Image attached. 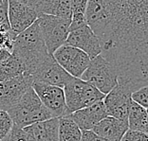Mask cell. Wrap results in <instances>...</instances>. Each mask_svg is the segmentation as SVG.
I'll return each instance as SVG.
<instances>
[{"mask_svg": "<svg viewBox=\"0 0 148 141\" xmlns=\"http://www.w3.org/2000/svg\"><path fill=\"white\" fill-rule=\"evenodd\" d=\"M86 17L118 82L148 85V0H89Z\"/></svg>", "mask_w": 148, "mask_h": 141, "instance_id": "cell-1", "label": "cell"}, {"mask_svg": "<svg viewBox=\"0 0 148 141\" xmlns=\"http://www.w3.org/2000/svg\"><path fill=\"white\" fill-rule=\"evenodd\" d=\"M12 55L22 63L25 73L31 76L49 55L38 22L20 33L13 43Z\"/></svg>", "mask_w": 148, "mask_h": 141, "instance_id": "cell-2", "label": "cell"}, {"mask_svg": "<svg viewBox=\"0 0 148 141\" xmlns=\"http://www.w3.org/2000/svg\"><path fill=\"white\" fill-rule=\"evenodd\" d=\"M13 125L24 129L32 124L53 119L49 111L43 105L34 90L29 88L19 101L7 111Z\"/></svg>", "mask_w": 148, "mask_h": 141, "instance_id": "cell-3", "label": "cell"}, {"mask_svg": "<svg viewBox=\"0 0 148 141\" xmlns=\"http://www.w3.org/2000/svg\"><path fill=\"white\" fill-rule=\"evenodd\" d=\"M63 89L69 115L103 100L106 97L88 82L74 77H70Z\"/></svg>", "mask_w": 148, "mask_h": 141, "instance_id": "cell-4", "label": "cell"}, {"mask_svg": "<svg viewBox=\"0 0 148 141\" xmlns=\"http://www.w3.org/2000/svg\"><path fill=\"white\" fill-rule=\"evenodd\" d=\"M103 95H107L118 84V75L115 68L102 55L90 60L88 67L81 77Z\"/></svg>", "mask_w": 148, "mask_h": 141, "instance_id": "cell-5", "label": "cell"}, {"mask_svg": "<svg viewBox=\"0 0 148 141\" xmlns=\"http://www.w3.org/2000/svg\"><path fill=\"white\" fill-rule=\"evenodd\" d=\"M37 22L49 54L52 55L60 46L65 45L69 34L71 19L40 14Z\"/></svg>", "mask_w": 148, "mask_h": 141, "instance_id": "cell-6", "label": "cell"}, {"mask_svg": "<svg viewBox=\"0 0 148 141\" xmlns=\"http://www.w3.org/2000/svg\"><path fill=\"white\" fill-rule=\"evenodd\" d=\"M39 17L33 0H9L8 18L11 29L18 35L32 26Z\"/></svg>", "mask_w": 148, "mask_h": 141, "instance_id": "cell-7", "label": "cell"}, {"mask_svg": "<svg viewBox=\"0 0 148 141\" xmlns=\"http://www.w3.org/2000/svg\"><path fill=\"white\" fill-rule=\"evenodd\" d=\"M52 56L66 73L78 79H81L90 63L89 57L85 52L68 45L60 46Z\"/></svg>", "mask_w": 148, "mask_h": 141, "instance_id": "cell-8", "label": "cell"}, {"mask_svg": "<svg viewBox=\"0 0 148 141\" xmlns=\"http://www.w3.org/2000/svg\"><path fill=\"white\" fill-rule=\"evenodd\" d=\"M132 89L128 84L118 82V84L103 99L108 116L121 120H127L132 102Z\"/></svg>", "mask_w": 148, "mask_h": 141, "instance_id": "cell-9", "label": "cell"}, {"mask_svg": "<svg viewBox=\"0 0 148 141\" xmlns=\"http://www.w3.org/2000/svg\"><path fill=\"white\" fill-rule=\"evenodd\" d=\"M32 89L38 96L43 105L49 111L52 117L60 119L69 116L63 88L41 82H33Z\"/></svg>", "mask_w": 148, "mask_h": 141, "instance_id": "cell-10", "label": "cell"}, {"mask_svg": "<svg viewBox=\"0 0 148 141\" xmlns=\"http://www.w3.org/2000/svg\"><path fill=\"white\" fill-rule=\"evenodd\" d=\"M32 78L28 74L0 82V110L8 111L17 103L25 93L32 87Z\"/></svg>", "mask_w": 148, "mask_h": 141, "instance_id": "cell-11", "label": "cell"}, {"mask_svg": "<svg viewBox=\"0 0 148 141\" xmlns=\"http://www.w3.org/2000/svg\"><path fill=\"white\" fill-rule=\"evenodd\" d=\"M31 77L33 82H41L64 88L71 76L63 69L51 54H49L46 61L37 67Z\"/></svg>", "mask_w": 148, "mask_h": 141, "instance_id": "cell-12", "label": "cell"}, {"mask_svg": "<svg viewBox=\"0 0 148 141\" xmlns=\"http://www.w3.org/2000/svg\"><path fill=\"white\" fill-rule=\"evenodd\" d=\"M65 45L82 50L90 60L102 54L99 38L87 25L70 31Z\"/></svg>", "mask_w": 148, "mask_h": 141, "instance_id": "cell-13", "label": "cell"}, {"mask_svg": "<svg viewBox=\"0 0 148 141\" xmlns=\"http://www.w3.org/2000/svg\"><path fill=\"white\" fill-rule=\"evenodd\" d=\"M69 116L78 125L81 131H91L94 126L106 119L108 115L103 100H101L86 108L70 114Z\"/></svg>", "mask_w": 148, "mask_h": 141, "instance_id": "cell-14", "label": "cell"}, {"mask_svg": "<svg viewBox=\"0 0 148 141\" xmlns=\"http://www.w3.org/2000/svg\"><path fill=\"white\" fill-rule=\"evenodd\" d=\"M128 130L127 120L107 116L94 126L91 131L106 141H121Z\"/></svg>", "mask_w": 148, "mask_h": 141, "instance_id": "cell-15", "label": "cell"}, {"mask_svg": "<svg viewBox=\"0 0 148 141\" xmlns=\"http://www.w3.org/2000/svg\"><path fill=\"white\" fill-rule=\"evenodd\" d=\"M36 141H59V119L53 117L24 128Z\"/></svg>", "mask_w": 148, "mask_h": 141, "instance_id": "cell-16", "label": "cell"}, {"mask_svg": "<svg viewBox=\"0 0 148 141\" xmlns=\"http://www.w3.org/2000/svg\"><path fill=\"white\" fill-rule=\"evenodd\" d=\"M37 12L40 14L71 19L70 0H33Z\"/></svg>", "mask_w": 148, "mask_h": 141, "instance_id": "cell-17", "label": "cell"}, {"mask_svg": "<svg viewBox=\"0 0 148 141\" xmlns=\"http://www.w3.org/2000/svg\"><path fill=\"white\" fill-rule=\"evenodd\" d=\"M82 131L69 116L59 119V141H81Z\"/></svg>", "mask_w": 148, "mask_h": 141, "instance_id": "cell-18", "label": "cell"}, {"mask_svg": "<svg viewBox=\"0 0 148 141\" xmlns=\"http://www.w3.org/2000/svg\"><path fill=\"white\" fill-rule=\"evenodd\" d=\"M127 121L129 130L144 133L147 121V110L132 100Z\"/></svg>", "mask_w": 148, "mask_h": 141, "instance_id": "cell-19", "label": "cell"}, {"mask_svg": "<svg viewBox=\"0 0 148 141\" xmlns=\"http://www.w3.org/2000/svg\"><path fill=\"white\" fill-rule=\"evenodd\" d=\"M71 5V23L69 32L87 25L86 12L87 0H70Z\"/></svg>", "mask_w": 148, "mask_h": 141, "instance_id": "cell-20", "label": "cell"}, {"mask_svg": "<svg viewBox=\"0 0 148 141\" xmlns=\"http://www.w3.org/2000/svg\"><path fill=\"white\" fill-rule=\"evenodd\" d=\"M25 73L24 67L12 55L6 61L0 63V82H6Z\"/></svg>", "mask_w": 148, "mask_h": 141, "instance_id": "cell-21", "label": "cell"}, {"mask_svg": "<svg viewBox=\"0 0 148 141\" xmlns=\"http://www.w3.org/2000/svg\"><path fill=\"white\" fill-rule=\"evenodd\" d=\"M13 127V122L6 111L0 110V141L10 136Z\"/></svg>", "mask_w": 148, "mask_h": 141, "instance_id": "cell-22", "label": "cell"}, {"mask_svg": "<svg viewBox=\"0 0 148 141\" xmlns=\"http://www.w3.org/2000/svg\"><path fill=\"white\" fill-rule=\"evenodd\" d=\"M16 36L17 35L14 34L11 29H0V48L7 49L12 53Z\"/></svg>", "mask_w": 148, "mask_h": 141, "instance_id": "cell-23", "label": "cell"}, {"mask_svg": "<svg viewBox=\"0 0 148 141\" xmlns=\"http://www.w3.org/2000/svg\"><path fill=\"white\" fill-rule=\"evenodd\" d=\"M131 98L133 101L148 110V85H144L133 92Z\"/></svg>", "mask_w": 148, "mask_h": 141, "instance_id": "cell-24", "label": "cell"}, {"mask_svg": "<svg viewBox=\"0 0 148 141\" xmlns=\"http://www.w3.org/2000/svg\"><path fill=\"white\" fill-rule=\"evenodd\" d=\"M9 141H36L24 129L18 128L13 125L12 132L9 136Z\"/></svg>", "mask_w": 148, "mask_h": 141, "instance_id": "cell-25", "label": "cell"}, {"mask_svg": "<svg viewBox=\"0 0 148 141\" xmlns=\"http://www.w3.org/2000/svg\"><path fill=\"white\" fill-rule=\"evenodd\" d=\"M0 29H11L8 18V1L1 0L0 2Z\"/></svg>", "mask_w": 148, "mask_h": 141, "instance_id": "cell-26", "label": "cell"}, {"mask_svg": "<svg viewBox=\"0 0 148 141\" xmlns=\"http://www.w3.org/2000/svg\"><path fill=\"white\" fill-rule=\"evenodd\" d=\"M121 141H148V135L143 132L128 130Z\"/></svg>", "mask_w": 148, "mask_h": 141, "instance_id": "cell-27", "label": "cell"}, {"mask_svg": "<svg viewBox=\"0 0 148 141\" xmlns=\"http://www.w3.org/2000/svg\"><path fill=\"white\" fill-rule=\"evenodd\" d=\"M81 141H106L92 131H82V140Z\"/></svg>", "mask_w": 148, "mask_h": 141, "instance_id": "cell-28", "label": "cell"}, {"mask_svg": "<svg viewBox=\"0 0 148 141\" xmlns=\"http://www.w3.org/2000/svg\"><path fill=\"white\" fill-rule=\"evenodd\" d=\"M12 56V53L8 51L7 49L0 48V63L6 61L7 59H9Z\"/></svg>", "mask_w": 148, "mask_h": 141, "instance_id": "cell-29", "label": "cell"}, {"mask_svg": "<svg viewBox=\"0 0 148 141\" xmlns=\"http://www.w3.org/2000/svg\"><path fill=\"white\" fill-rule=\"evenodd\" d=\"M144 133L148 135V110H147V121H146V126H145V131H144Z\"/></svg>", "mask_w": 148, "mask_h": 141, "instance_id": "cell-30", "label": "cell"}, {"mask_svg": "<svg viewBox=\"0 0 148 141\" xmlns=\"http://www.w3.org/2000/svg\"><path fill=\"white\" fill-rule=\"evenodd\" d=\"M2 141H9V136H8V137H6V138H5V139H3Z\"/></svg>", "mask_w": 148, "mask_h": 141, "instance_id": "cell-31", "label": "cell"}, {"mask_svg": "<svg viewBox=\"0 0 148 141\" xmlns=\"http://www.w3.org/2000/svg\"><path fill=\"white\" fill-rule=\"evenodd\" d=\"M0 2H1V0H0Z\"/></svg>", "mask_w": 148, "mask_h": 141, "instance_id": "cell-32", "label": "cell"}]
</instances>
